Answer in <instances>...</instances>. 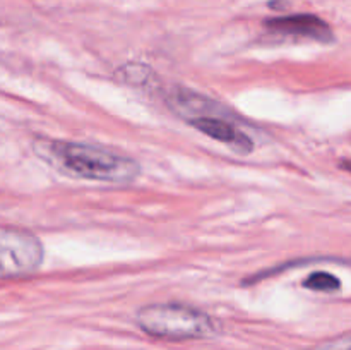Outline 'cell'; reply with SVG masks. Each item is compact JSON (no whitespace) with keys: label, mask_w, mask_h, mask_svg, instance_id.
Wrapping results in <instances>:
<instances>
[{"label":"cell","mask_w":351,"mask_h":350,"mask_svg":"<svg viewBox=\"0 0 351 350\" xmlns=\"http://www.w3.org/2000/svg\"><path fill=\"white\" fill-rule=\"evenodd\" d=\"M34 153L67 177L127 184L139 177L141 165L134 158L108 148L74 141L38 139Z\"/></svg>","instance_id":"1"},{"label":"cell","mask_w":351,"mask_h":350,"mask_svg":"<svg viewBox=\"0 0 351 350\" xmlns=\"http://www.w3.org/2000/svg\"><path fill=\"white\" fill-rule=\"evenodd\" d=\"M136 323L146 335L170 342L211 338L219 333L211 316L182 304L144 305L137 311Z\"/></svg>","instance_id":"2"},{"label":"cell","mask_w":351,"mask_h":350,"mask_svg":"<svg viewBox=\"0 0 351 350\" xmlns=\"http://www.w3.org/2000/svg\"><path fill=\"white\" fill-rule=\"evenodd\" d=\"M43 257V244L34 233L0 229V280L33 275L41 266Z\"/></svg>","instance_id":"3"},{"label":"cell","mask_w":351,"mask_h":350,"mask_svg":"<svg viewBox=\"0 0 351 350\" xmlns=\"http://www.w3.org/2000/svg\"><path fill=\"white\" fill-rule=\"evenodd\" d=\"M165 102H167L168 108L175 115L184 119L187 124L191 120L199 119V117H232V113L223 105L216 103L215 100L199 95L197 91H192V89L184 88V86H171L167 95H165Z\"/></svg>","instance_id":"4"},{"label":"cell","mask_w":351,"mask_h":350,"mask_svg":"<svg viewBox=\"0 0 351 350\" xmlns=\"http://www.w3.org/2000/svg\"><path fill=\"white\" fill-rule=\"evenodd\" d=\"M264 24L271 33L311 38L319 43H332L335 41V33H332L331 26L314 14H291V16L271 17Z\"/></svg>","instance_id":"5"},{"label":"cell","mask_w":351,"mask_h":350,"mask_svg":"<svg viewBox=\"0 0 351 350\" xmlns=\"http://www.w3.org/2000/svg\"><path fill=\"white\" fill-rule=\"evenodd\" d=\"M194 129L201 130L208 137L226 144L232 151L239 154H249L254 151V141L247 132H243L232 117L211 115V117H199V119L191 120Z\"/></svg>","instance_id":"6"},{"label":"cell","mask_w":351,"mask_h":350,"mask_svg":"<svg viewBox=\"0 0 351 350\" xmlns=\"http://www.w3.org/2000/svg\"><path fill=\"white\" fill-rule=\"evenodd\" d=\"M304 287L317 292H336L339 290L341 283L335 275L328 273V271H315L305 278Z\"/></svg>","instance_id":"7"},{"label":"cell","mask_w":351,"mask_h":350,"mask_svg":"<svg viewBox=\"0 0 351 350\" xmlns=\"http://www.w3.org/2000/svg\"><path fill=\"white\" fill-rule=\"evenodd\" d=\"M311 350H351V333L317 343Z\"/></svg>","instance_id":"8"},{"label":"cell","mask_w":351,"mask_h":350,"mask_svg":"<svg viewBox=\"0 0 351 350\" xmlns=\"http://www.w3.org/2000/svg\"><path fill=\"white\" fill-rule=\"evenodd\" d=\"M346 167H348V168H350V170H351V163H348V165H346Z\"/></svg>","instance_id":"9"}]
</instances>
